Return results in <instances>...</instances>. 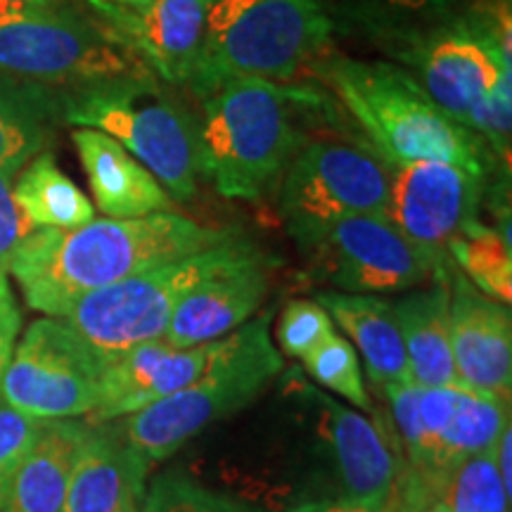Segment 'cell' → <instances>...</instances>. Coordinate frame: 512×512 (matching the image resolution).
Wrapping results in <instances>:
<instances>
[{"instance_id":"obj_1","label":"cell","mask_w":512,"mask_h":512,"mask_svg":"<svg viewBox=\"0 0 512 512\" xmlns=\"http://www.w3.org/2000/svg\"><path fill=\"white\" fill-rule=\"evenodd\" d=\"M238 228H209L174 214L100 219L74 230L36 228L17 249L10 271L34 311L64 318L81 297L159 264L221 245Z\"/></svg>"},{"instance_id":"obj_2","label":"cell","mask_w":512,"mask_h":512,"mask_svg":"<svg viewBox=\"0 0 512 512\" xmlns=\"http://www.w3.org/2000/svg\"><path fill=\"white\" fill-rule=\"evenodd\" d=\"M448 117L479 133L510 166V0H479L460 15L377 41Z\"/></svg>"},{"instance_id":"obj_3","label":"cell","mask_w":512,"mask_h":512,"mask_svg":"<svg viewBox=\"0 0 512 512\" xmlns=\"http://www.w3.org/2000/svg\"><path fill=\"white\" fill-rule=\"evenodd\" d=\"M200 100L202 176L230 200H259L313 138L323 95L299 83L230 79Z\"/></svg>"},{"instance_id":"obj_4","label":"cell","mask_w":512,"mask_h":512,"mask_svg":"<svg viewBox=\"0 0 512 512\" xmlns=\"http://www.w3.org/2000/svg\"><path fill=\"white\" fill-rule=\"evenodd\" d=\"M311 72L389 164L444 162L486 181L496 169L489 143L448 117L399 64L323 55Z\"/></svg>"},{"instance_id":"obj_5","label":"cell","mask_w":512,"mask_h":512,"mask_svg":"<svg viewBox=\"0 0 512 512\" xmlns=\"http://www.w3.org/2000/svg\"><path fill=\"white\" fill-rule=\"evenodd\" d=\"M155 74L55 88L62 124L117 140L157 176L174 202H190L202 176L200 119Z\"/></svg>"},{"instance_id":"obj_6","label":"cell","mask_w":512,"mask_h":512,"mask_svg":"<svg viewBox=\"0 0 512 512\" xmlns=\"http://www.w3.org/2000/svg\"><path fill=\"white\" fill-rule=\"evenodd\" d=\"M335 31L323 0H214L188 86L200 98L230 79L290 83L328 55Z\"/></svg>"},{"instance_id":"obj_7","label":"cell","mask_w":512,"mask_h":512,"mask_svg":"<svg viewBox=\"0 0 512 512\" xmlns=\"http://www.w3.org/2000/svg\"><path fill=\"white\" fill-rule=\"evenodd\" d=\"M0 74L72 88L152 74L105 22L64 5L0 0Z\"/></svg>"},{"instance_id":"obj_8","label":"cell","mask_w":512,"mask_h":512,"mask_svg":"<svg viewBox=\"0 0 512 512\" xmlns=\"http://www.w3.org/2000/svg\"><path fill=\"white\" fill-rule=\"evenodd\" d=\"M256 252H261V247L240 230L221 245L147 268L133 278L86 294L69 309L64 320L107 366L138 344L162 339L171 313L185 294Z\"/></svg>"},{"instance_id":"obj_9","label":"cell","mask_w":512,"mask_h":512,"mask_svg":"<svg viewBox=\"0 0 512 512\" xmlns=\"http://www.w3.org/2000/svg\"><path fill=\"white\" fill-rule=\"evenodd\" d=\"M283 370L273 347L271 313H261L238 328V344L226 361L190 387L126 415L119 430L150 465L174 456L185 441L211 422L242 411Z\"/></svg>"},{"instance_id":"obj_10","label":"cell","mask_w":512,"mask_h":512,"mask_svg":"<svg viewBox=\"0 0 512 512\" xmlns=\"http://www.w3.org/2000/svg\"><path fill=\"white\" fill-rule=\"evenodd\" d=\"M278 211L299 249L332 223L358 214H384L392 166L370 143L311 138L287 166Z\"/></svg>"},{"instance_id":"obj_11","label":"cell","mask_w":512,"mask_h":512,"mask_svg":"<svg viewBox=\"0 0 512 512\" xmlns=\"http://www.w3.org/2000/svg\"><path fill=\"white\" fill-rule=\"evenodd\" d=\"M306 275L337 292H411L451 278V261L413 247L382 214H358L332 223L304 249Z\"/></svg>"},{"instance_id":"obj_12","label":"cell","mask_w":512,"mask_h":512,"mask_svg":"<svg viewBox=\"0 0 512 512\" xmlns=\"http://www.w3.org/2000/svg\"><path fill=\"white\" fill-rule=\"evenodd\" d=\"M105 368L67 320L38 318L12 351L0 396L38 420L79 418L98 408Z\"/></svg>"},{"instance_id":"obj_13","label":"cell","mask_w":512,"mask_h":512,"mask_svg":"<svg viewBox=\"0 0 512 512\" xmlns=\"http://www.w3.org/2000/svg\"><path fill=\"white\" fill-rule=\"evenodd\" d=\"M389 166L392 185L382 216L422 254L451 261L448 242L479 221L486 178L444 162Z\"/></svg>"},{"instance_id":"obj_14","label":"cell","mask_w":512,"mask_h":512,"mask_svg":"<svg viewBox=\"0 0 512 512\" xmlns=\"http://www.w3.org/2000/svg\"><path fill=\"white\" fill-rule=\"evenodd\" d=\"M235 344L238 330L195 347L176 349L162 339H152L124 351L107 363L100 403L93 411L95 422L126 418L164 396L190 387L226 361Z\"/></svg>"},{"instance_id":"obj_15","label":"cell","mask_w":512,"mask_h":512,"mask_svg":"<svg viewBox=\"0 0 512 512\" xmlns=\"http://www.w3.org/2000/svg\"><path fill=\"white\" fill-rule=\"evenodd\" d=\"M88 3L159 81L169 86L190 81L214 0H152L140 10L119 8L107 0Z\"/></svg>"},{"instance_id":"obj_16","label":"cell","mask_w":512,"mask_h":512,"mask_svg":"<svg viewBox=\"0 0 512 512\" xmlns=\"http://www.w3.org/2000/svg\"><path fill=\"white\" fill-rule=\"evenodd\" d=\"M451 351L465 389L510 399V309L479 292L458 268L451 273Z\"/></svg>"},{"instance_id":"obj_17","label":"cell","mask_w":512,"mask_h":512,"mask_svg":"<svg viewBox=\"0 0 512 512\" xmlns=\"http://www.w3.org/2000/svg\"><path fill=\"white\" fill-rule=\"evenodd\" d=\"M273 259L264 249L238 266L211 275L181 299L162 342L183 349L214 342L245 325L271 290Z\"/></svg>"},{"instance_id":"obj_18","label":"cell","mask_w":512,"mask_h":512,"mask_svg":"<svg viewBox=\"0 0 512 512\" xmlns=\"http://www.w3.org/2000/svg\"><path fill=\"white\" fill-rule=\"evenodd\" d=\"M150 467L143 453L128 444L119 425L88 427L62 512H140Z\"/></svg>"},{"instance_id":"obj_19","label":"cell","mask_w":512,"mask_h":512,"mask_svg":"<svg viewBox=\"0 0 512 512\" xmlns=\"http://www.w3.org/2000/svg\"><path fill=\"white\" fill-rule=\"evenodd\" d=\"M72 140L86 169L95 204L107 219H140L174 209V200L157 176L107 133L76 128Z\"/></svg>"},{"instance_id":"obj_20","label":"cell","mask_w":512,"mask_h":512,"mask_svg":"<svg viewBox=\"0 0 512 512\" xmlns=\"http://www.w3.org/2000/svg\"><path fill=\"white\" fill-rule=\"evenodd\" d=\"M418 387H463L451 351V278L434 280L392 302Z\"/></svg>"},{"instance_id":"obj_21","label":"cell","mask_w":512,"mask_h":512,"mask_svg":"<svg viewBox=\"0 0 512 512\" xmlns=\"http://www.w3.org/2000/svg\"><path fill=\"white\" fill-rule=\"evenodd\" d=\"M88 425L74 418L46 420L5 491L0 512H62L76 453Z\"/></svg>"},{"instance_id":"obj_22","label":"cell","mask_w":512,"mask_h":512,"mask_svg":"<svg viewBox=\"0 0 512 512\" xmlns=\"http://www.w3.org/2000/svg\"><path fill=\"white\" fill-rule=\"evenodd\" d=\"M316 302L349 332L366 361L368 375L377 387L411 382L406 347H403L394 306L375 294L318 292Z\"/></svg>"},{"instance_id":"obj_23","label":"cell","mask_w":512,"mask_h":512,"mask_svg":"<svg viewBox=\"0 0 512 512\" xmlns=\"http://www.w3.org/2000/svg\"><path fill=\"white\" fill-rule=\"evenodd\" d=\"M55 121L60 114L53 86L0 74V166L24 169L46 150Z\"/></svg>"},{"instance_id":"obj_24","label":"cell","mask_w":512,"mask_h":512,"mask_svg":"<svg viewBox=\"0 0 512 512\" xmlns=\"http://www.w3.org/2000/svg\"><path fill=\"white\" fill-rule=\"evenodd\" d=\"M12 195L34 228L74 230L95 219L93 202L72 178L62 174L55 155L48 150L31 159L19 174Z\"/></svg>"},{"instance_id":"obj_25","label":"cell","mask_w":512,"mask_h":512,"mask_svg":"<svg viewBox=\"0 0 512 512\" xmlns=\"http://www.w3.org/2000/svg\"><path fill=\"white\" fill-rule=\"evenodd\" d=\"M446 252L453 266H458L479 292L501 304L512 302L510 235L477 221L448 242Z\"/></svg>"},{"instance_id":"obj_26","label":"cell","mask_w":512,"mask_h":512,"mask_svg":"<svg viewBox=\"0 0 512 512\" xmlns=\"http://www.w3.org/2000/svg\"><path fill=\"white\" fill-rule=\"evenodd\" d=\"M479 0H351L349 17L368 31L370 38L425 29L465 12Z\"/></svg>"},{"instance_id":"obj_27","label":"cell","mask_w":512,"mask_h":512,"mask_svg":"<svg viewBox=\"0 0 512 512\" xmlns=\"http://www.w3.org/2000/svg\"><path fill=\"white\" fill-rule=\"evenodd\" d=\"M439 501L448 512H510L512 498L496 470L494 448L467 458L446 482Z\"/></svg>"},{"instance_id":"obj_28","label":"cell","mask_w":512,"mask_h":512,"mask_svg":"<svg viewBox=\"0 0 512 512\" xmlns=\"http://www.w3.org/2000/svg\"><path fill=\"white\" fill-rule=\"evenodd\" d=\"M306 373L316 380L320 387L330 389L332 394L347 399L351 406L361 411H373V399H370L366 384H363L358 356L344 337L335 335L323 347L304 358Z\"/></svg>"},{"instance_id":"obj_29","label":"cell","mask_w":512,"mask_h":512,"mask_svg":"<svg viewBox=\"0 0 512 512\" xmlns=\"http://www.w3.org/2000/svg\"><path fill=\"white\" fill-rule=\"evenodd\" d=\"M140 512H256L235 498L214 494L183 472H166L152 482Z\"/></svg>"},{"instance_id":"obj_30","label":"cell","mask_w":512,"mask_h":512,"mask_svg":"<svg viewBox=\"0 0 512 512\" xmlns=\"http://www.w3.org/2000/svg\"><path fill=\"white\" fill-rule=\"evenodd\" d=\"M275 335H278L283 354L304 361L306 356L323 347L337 332L330 313L316 299H292L285 306V311L280 313Z\"/></svg>"},{"instance_id":"obj_31","label":"cell","mask_w":512,"mask_h":512,"mask_svg":"<svg viewBox=\"0 0 512 512\" xmlns=\"http://www.w3.org/2000/svg\"><path fill=\"white\" fill-rule=\"evenodd\" d=\"M434 501H439L437 494L403 460L392 491L382 503L325 501L302 505V508H292L287 512H422Z\"/></svg>"},{"instance_id":"obj_32","label":"cell","mask_w":512,"mask_h":512,"mask_svg":"<svg viewBox=\"0 0 512 512\" xmlns=\"http://www.w3.org/2000/svg\"><path fill=\"white\" fill-rule=\"evenodd\" d=\"M43 422L46 420L31 418L12 408L10 403L0 401V505H3L12 477L34 446Z\"/></svg>"},{"instance_id":"obj_33","label":"cell","mask_w":512,"mask_h":512,"mask_svg":"<svg viewBox=\"0 0 512 512\" xmlns=\"http://www.w3.org/2000/svg\"><path fill=\"white\" fill-rule=\"evenodd\" d=\"M17 174V166H0V271L5 273L10 271L19 245L36 230L12 195Z\"/></svg>"},{"instance_id":"obj_34","label":"cell","mask_w":512,"mask_h":512,"mask_svg":"<svg viewBox=\"0 0 512 512\" xmlns=\"http://www.w3.org/2000/svg\"><path fill=\"white\" fill-rule=\"evenodd\" d=\"M19 328H22V313H17V316H3L0 313V382H3L5 368H8L12 351H15Z\"/></svg>"},{"instance_id":"obj_35","label":"cell","mask_w":512,"mask_h":512,"mask_svg":"<svg viewBox=\"0 0 512 512\" xmlns=\"http://www.w3.org/2000/svg\"><path fill=\"white\" fill-rule=\"evenodd\" d=\"M0 313L3 316H17L19 313L15 297H12V290L8 285V273L5 271H0Z\"/></svg>"},{"instance_id":"obj_36","label":"cell","mask_w":512,"mask_h":512,"mask_svg":"<svg viewBox=\"0 0 512 512\" xmlns=\"http://www.w3.org/2000/svg\"><path fill=\"white\" fill-rule=\"evenodd\" d=\"M107 3L119 5V8H128V10H140L145 8V5H150L152 0H107Z\"/></svg>"},{"instance_id":"obj_37","label":"cell","mask_w":512,"mask_h":512,"mask_svg":"<svg viewBox=\"0 0 512 512\" xmlns=\"http://www.w3.org/2000/svg\"><path fill=\"white\" fill-rule=\"evenodd\" d=\"M8 3H34V5H64L67 0H8Z\"/></svg>"},{"instance_id":"obj_38","label":"cell","mask_w":512,"mask_h":512,"mask_svg":"<svg viewBox=\"0 0 512 512\" xmlns=\"http://www.w3.org/2000/svg\"><path fill=\"white\" fill-rule=\"evenodd\" d=\"M422 512H448V510H446V505L441 503V501H434L432 505H427V508L422 510Z\"/></svg>"}]
</instances>
